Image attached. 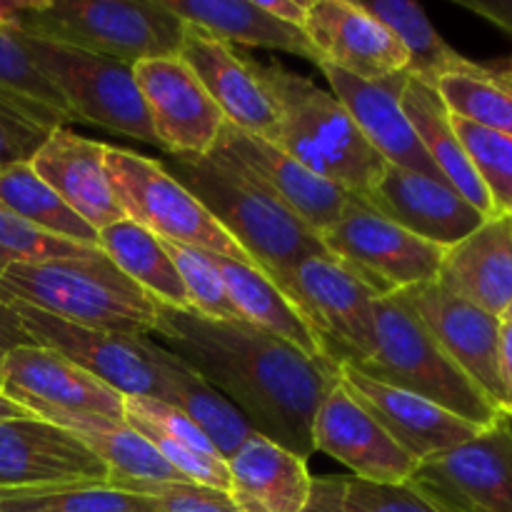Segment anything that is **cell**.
I'll list each match as a JSON object with an SVG mask.
<instances>
[{
  "instance_id": "obj_1",
  "label": "cell",
  "mask_w": 512,
  "mask_h": 512,
  "mask_svg": "<svg viewBox=\"0 0 512 512\" xmlns=\"http://www.w3.org/2000/svg\"><path fill=\"white\" fill-rule=\"evenodd\" d=\"M150 338L225 395L255 433L303 460L315 453V413L340 380L333 360L310 358L245 320H213L163 303H155Z\"/></svg>"
},
{
  "instance_id": "obj_2",
  "label": "cell",
  "mask_w": 512,
  "mask_h": 512,
  "mask_svg": "<svg viewBox=\"0 0 512 512\" xmlns=\"http://www.w3.org/2000/svg\"><path fill=\"white\" fill-rule=\"evenodd\" d=\"M163 168L205 205L273 285L310 255L328 253L315 230L233 165L220 163L210 155H170Z\"/></svg>"
},
{
  "instance_id": "obj_3",
  "label": "cell",
  "mask_w": 512,
  "mask_h": 512,
  "mask_svg": "<svg viewBox=\"0 0 512 512\" xmlns=\"http://www.w3.org/2000/svg\"><path fill=\"white\" fill-rule=\"evenodd\" d=\"M255 68L278 110V130L270 143L310 173L365 198L388 163L365 140L345 105L280 65L255 63Z\"/></svg>"
},
{
  "instance_id": "obj_4",
  "label": "cell",
  "mask_w": 512,
  "mask_h": 512,
  "mask_svg": "<svg viewBox=\"0 0 512 512\" xmlns=\"http://www.w3.org/2000/svg\"><path fill=\"white\" fill-rule=\"evenodd\" d=\"M0 298L108 333L150 335L155 325V300L105 255L95 260H13L0 270Z\"/></svg>"
},
{
  "instance_id": "obj_5",
  "label": "cell",
  "mask_w": 512,
  "mask_h": 512,
  "mask_svg": "<svg viewBox=\"0 0 512 512\" xmlns=\"http://www.w3.org/2000/svg\"><path fill=\"white\" fill-rule=\"evenodd\" d=\"M15 33L135 65L178 55L185 23L163 0H18Z\"/></svg>"
},
{
  "instance_id": "obj_6",
  "label": "cell",
  "mask_w": 512,
  "mask_h": 512,
  "mask_svg": "<svg viewBox=\"0 0 512 512\" xmlns=\"http://www.w3.org/2000/svg\"><path fill=\"white\" fill-rule=\"evenodd\" d=\"M353 368L380 383L420 395L478 428H488L500 418V410L448 358L398 293L375 300V350Z\"/></svg>"
},
{
  "instance_id": "obj_7",
  "label": "cell",
  "mask_w": 512,
  "mask_h": 512,
  "mask_svg": "<svg viewBox=\"0 0 512 512\" xmlns=\"http://www.w3.org/2000/svg\"><path fill=\"white\" fill-rule=\"evenodd\" d=\"M105 170L125 218L150 230L155 238L253 265L248 253L160 160L108 145Z\"/></svg>"
},
{
  "instance_id": "obj_8",
  "label": "cell",
  "mask_w": 512,
  "mask_h": 512,
  "mask_svg": "<svg viewBox=\"0 0 512 512\" xmlns=\"http://www.w3.org/2000/svg\"><path fill=\"white\" fill-rule=\"evenodd\" d=\"M318 338L323 355L363 363L375 350V300L380 298L335 255H310L275 283Z\"/></svg>"
},
{
  "instance_id": "obj_9",
  "label": "cell",
  "mask_w": 512,
  "mask_h": 512,
  "mask_svg": "<svg viewBox=\"0 0 512 512\" xmlns=\"http://www.w3.org/2000/svg\"><path fill=\"white\" fill-rule=\"evenodd\" d=\"M18 315L33 345L55 350L123 398L165 400L163 348L150 335H120L85 328L35 310L13 298H0Z\"/></svg>"
},
{
  "instance_id": "obj_10",
  "label": "cell",
  "mask_w": 512,
  "mask_h": 512,
  "mask_svg": "<svg viewBox=\"0 0 512 512\" xmlns=\"http://www.w3.org/2000/svg\"><path fill=\"white\" fill-rule=\"evenodd\" d=\"M23 40L38 68L63 95L75 123L155 145L133 65L30 35H23Z\"/></svg>"
},
{
  "instance_id": "obj_11",
  "label": "cell",
  "mask_w": 512,
  "mask_h": 512,
  "mask_svg": "<svg viewBox=\"0 0 512 512\" xmlns=\"http://www.w3.org/2000/svg\"><path fill=\"white\" fill-rule=\"evenodd\" d=\"M323 243L380 298L435 280L445 258V248L395 225L360 195H350Z\"/></svg>"
},
{
  "instance_id": "obj_12",
  "label": "cell",
  "mask_w": 512,
  "mask_h": 512,
  "mask_svg": "<svg viewBox=\"0 0 512 512\" xmlns=\"http://www.w3.org/2000/svg\"><path fill=\"white\" fill-rule=\"evenodd\" d=\"M0 393L60 428L83 418L125 420L123 395L43 345H18L5 353Z\"/></svg>"
},
{
  "instance_id": "obj_13",
  "label": "cell",
  "mask_w": 512,
  "mask_h": 512,
  "mask_svg": "<svg viewBox=\"0 0 512 512\" xmlns=\"http://www.w3.org/2000/svg\"><path fill=\"white\" fill-rule=\"evenodd\" d=\"M155 145L173 158H205L225 118L198 75L178 58H150L133 65Z\"/></svg>"
},
{
  "instance_id": "obj_14",
  "label": "cell",
  "mask_w": 512,
  "mask_h": 512,
  "mask_svg": "<svg viewBox=\"0 0 512 512\" xmlns=\"http://www.w3.org/2000/svg\"><path fill=\"white\" fill-rule=\"evenodd\" d=\"M210 158L233 165L240 173L253 178L260 188H265L285 208L293 210L320 238L338 223L350 195H353L340 185L310 173L305 165L290 158L270 140L243 133L228 123L220 130L218 140L210 150Z\"/></svg>"
},
{
  "instance_id": "obj_15",
  "label": "cell",
  "mask_w": 512,
  "mask_h": 512,
  "mask_svg": "<svg viewBox=\"0 0 512 512\" xmlns=\"http://www.w3.org/2000/svg\"><path fill=\"white\" fill-rule=\"evenodd\" d=\"M413 313L423 320L435 343L448 358L478 385L485 398L500 410L503 385H500V325L503 318L458 298L438 280H428L398 293Z\"/></svg>"
},
{
  "instance_id": "obj_16",
  "label": "cell",
  "mask_w": 512,
  "mask_h": 512,
  "mask_svg": "<svg viewBox=\"0 0 512 512\" xmlns=\"http://www.w3.org/2000/svg\"><path fill=\"white\" fill-rule=\"evenodd\" d=\"M105 483L108 468L80 435L38 418L0 423V490Z\"/></svg>"
},
{
  "instance_id": "obj_17",
  "label": "cell",
  "mask_w": 512,
  "mask_h": 512,
  "mask_svg": "<svg viewBox=\"0 0 512 512\" xmlns=\"http://www.w3.org/2000/svg\"><path fill=\"white\" fill-rule=\"evenodd\" d=\"M313 443L315 450L343 463L355 480L365 483L400 485L420 470L418 460L395 443L340 380L315 413Z\"/></svg>"
},
{
  "instance_id": "obj_18",
  "label": "cell",
  "mask_w": 512,
  "mask_h": 512,
  "mask_svg": "<svg viewBox=\"0 0 512 512\" xmlns=\"http://www.w3.org/2000/svg\"><path fill=\"white\" fill-rule=\"evenodd\" d=\"M338 375L340 383L348 388V393L420 465L468 443L480 430H485L458 418V415L440 408V405L430 403V400L420 398V395L368 378V375L360 373L348 363H338Z\"/></svg>"
},
{
  "instance_id": "obj_19",
  "label": "cell",
  "mask_w": 512,
  "mask_h": 512,
  "mask_svg": "<svg viewBox=\"0 0 512 512\" xmlns=\"http://www.w3.org/2000/svg\"><path fill=\"white\" fill-rule=\"evenodd\" d=\"M305 35L320 60L360 80H385L408 68V53L380 20L350 0H308Z\"/></svg>"
},
{
  "instance_id": "obj_20",
  "label": "cell",
  "mask_w": 512,
  "mask_h": 512,
  "mask_svg": "<svg viewBox=\"0 0 512 512\" xmlns=\"http://www.w3.org/2000/svg\"><path fill=\"white\" fill-rule=\"evenodd\" d=\"M178 58L198 75L203 88L223 113L225 123L243 133L273 140L278 130V110L260 83L255 60L243 58L233 45L185 25Z\"/></svg>"
},
{
  "instance_id": "obj_21",
  "label": "cell",
  "mask_w": 512,
  "mask_h": 512,
  "mask_svg": "<svg viewBox=\"0 0 512 512\" xmlns=\"http://www.w3.org/2000/svg\"><path fill=\"white\" fill-rule=\"evenodd\" d=\"M318 68L323 70L335 98L353 115L360 133L378 150L385 163L445 183L438 165L425 153L418 133L413 130L410 120L405 118L403 105H400V93H403L405 78H408L405 70L385 80L370 83V80L355 78V75L343 73V70L333 68L328 63H320Z\"/></svg>"
},
{
  "instance_id": "obj_22",
  "label": "cell",
  "mask_w": 512,
  "mask_h": 512,
  "mask_svg": "<svg viewBox=\"0 0 512 512\" xmlns=\"http://www.w3.org/2000/svg\"><path fill=\"white\" fill-rule=\"evenodd\" d=\"M365 200L395 225L445 250L468 238L488 220V215L473 208L443 180L410 173L395 165H385L383 175Z\"/></svg>"
},
{
  "instance_id": "obj_23",
  "label": "cell",
  "mask_w": 512,
  "mask_h": 512,
  "mask_svg": "<svg viewBox=\"0 0 512 512\" xmlns=\"http://www.w3.org/2000/svg\"><path fill=\"white\" fill-rule=\"evenodd\" d=\"M105 148V143L75 135L68 128H53L28 160L40 180H45L60 200L95 230L125 218L110 188Z\"/></svg>"
},
{
  "instance_id": "obj_24",
  "label": "cell",
  "mask_w": 512,
  "mask_h": 512,
  "mask_svg": "<svg viewBox=\"0 0 512 512\" xmlns=\"http://www.w3.org/2000/svg\"><path fill=\"white\" fill-rule=\"evenodd\" d=\"M418 473L470 510L512 512V418L500 415L473 440L420 465Z\"/></svg>"
},
{
  "instance_id": "obj_25",
  "label": "cell",
  "mask_w": 512,
  "mask_h": 512,
  "mask_svg": "<svg viewBox=\"0 0 512 512\" xmlns=\"http://www.w3.org/2000/svg\"><path fill=\"white\" fill-rule=\"evenodd\" d=\"M435 280L458 298L503 318L512 300V215H493L445 250Z\"/></svg>"
},
{
  "instance_id": "obj_26",
  "label": "cell",
  "mask_w": 512,
  "mask_h": 512,
  "mask_svg": "<svg viewBox=\"0 0 512 512\" xmlns=\"http://www.w3.org/2000/svg\"><path fill=\"white\" fill-rule=\"evenodd\" d=\"M230 498L240 512H300L310 493L308 460L255 433L228 458Z\"/></svg>"
},
{
  "instance_id": "obj_27",
  "label": "cell",
  "mask_w": 512,
  "mask_h": 512,
  "mask_svg": "<svg viewBox=\"0 0 512 512\" xmlns=\"http://www.w3.org/2000/svg\"><path fill=\"white\" fill-rule=\"evenodd\" d=\"M125 423L143 433L185 480L230 493L228 463L198 425L155 398H125Z\"/></svg>"
},
{
  "instance_id": "obj_28",
  "label": "cell",
  "mask_w": 512,
  "mask_h": 512,
  "mask_svg": "<svg viewBox=\"0 0 512 512\" xmlns=\"http://www.w3.org/2000/svg\"><path fill=\"white\" fill-rule=\"evenodd\" d=\"M163 3L185 25H193L228 45L240 43L280 50L315 65L323 63L305 30L265 13L258 0H163Z\"/></svg>"
},
{
  "instance_id": "obj_29",
  "label": "cell",
  "mask_w": 512,
  "mask_h": 512,
  "mask_svg": "<svg viewBox=\"0 0 512 512\" xmlns=\"http://www.w3.org/2000/svg\"><path fill=\"white\" fill-rule=\"evenodd\" d=\"M400 105H403L405 118L410 120L413 130L418 133L425 153L438 165L445 183L455 193L463 195L473 208L493 218V203H490L488 193H485L483 183H480L478 173H475L473 163H470L468 153H465L463 143H460L458 133H455L453 118H450L448 108H445L435 85H428L408 75L403 93H400Z\"/></svg>"
},
{
  "instance_id": "obj_30",
  "label": "cell",
  "mask_w": 512,
  "mask_h": 512,
  "mask_svg": "<svg viewBox=\"0 0 512 512\" xmlns=\"http://www.w3.org/2000/svg\"><path fill=\"white\" fill-rule=\"evenodd\" d=\"M210 258L223 278L230 303L240 320L285 340L310 358H325L318 338L303 320V315L255 265L220 258V255H210Z\"/></svg>"
},
{
  "instance_id": "obj_31",
  "label": "cell",
  "mask_w": 512,
  "mask_h": 512,
  "mask_svg": "<svg viewBox=\"0 0 512 512\" xmlns=\"http://www.w3.org/2000/svg\"><path fill=\"white\" fill-rule=\"evenodd\" d=\"M98 250L155 303L190 310L183 278L170 260L163 240L133 220L123 218L98 230Z\"/></svg>"
},
{
  "instance_id": "obj_32",
  "label": "cell",
  "mask_w": 512,
  "mask_h": 512,
  "mask_svg": "<svg viewBox=\"0 0 512 512\" xmlns=\"http://www.w3.org/2000/svg\"><path fill=\"white\" fill-rule=\"evenodd\" d=\"M163 348V345H160ZM163 370H165V400L180 413L188 415L200 433L215 445L223 460L233 458L245 443L255 435V428L248 423L243 413L230 403L225 395L210 388L203 378L193 373L188 365L180 363L173 353L163 348Z\"/></svg>"
},
{
  "instance_id": "obj_33",
  "label": "cell",
  "mask_w": 512,
  "mask_h": 512,
  "mask_svg": "<svg viewBox=\"0 0 512 512\" xmlns=\"http://www.w3.org/2000/svg\"><path fill=\"white\" fill-rule=\"evenodd\" d=\"M65 430L80 435L85 445L103 460L108 468V488L125 483H190L143 433L130 428L125 420L83 418L68 423Z\"/></svg>"
},
{
  "instance_id": "obj_34",
  "label": "cell",
  "mask_w": 512,
  "mask_h": 512,
  "mask_svg": "<svg viewBox=\"0 0 512 512\" xmlns=\"http://www.w3.org/2000/svg\"><path fill=\"white\" fill-rule=\"evenodd\" d=\"M360 5H363L365 13L380 20L400 40V45L408 53L405 73L413 75V78L428 85H438V80L445 75L480 73V68H483V65L460 55L455 48H450L418 3H410V0H368V3Z\"/></svg>"
},
{
  "instance_id": "obj_35",
  "label": "cell",
  "mask_w": 512,
  "mask_h": 512,
  "mask_svg": "<svg viewBox=\"0 0 512 512\" xmlns=\"http://www.w3.org/2000/svg\"><path fill=\"white\" fill-rule=\"evenodd\" d=\"M0 208L40 233L98 248V230L68 208L60 195L30 168L28 160L0 168Z\"/></svg>"
},
{
  "instance_id": "obj_36",
  "label": "cell",
  "mask_w": 512,
  "mask_h": 512,
  "mask_svg": "<svg viewBox=\"0 0 512 512\" xmlns=\"http://www.w3.org/2000/svg\"><path fill=\"white\" fill-rule=\"evenodd\" d=\"M0 512H158L145 495L108 485L0 490Z\"/></svg>"
},
{
  "instance_id": "obj_37",
  "label": "cell",
  "mask_w": 512,
  "mask_h": 512,
  "mask_svg": "<svg viewBox=\"0 0 512 512\" xmlns=\"http://www.w3.org/2000/svg\"><path fill=\"white\" fill-rule=\"evenodd\" d=\"M435 90L455 118L495 133L512 135V93L490 80L485 65L480 73L445 75L438 80Z\"/></svg>"
},
{
  "instance_id": "obj_38",
  "label": "cell",
  "mask_w": 512,
  "mask_h": 512,
  "mask_svg": "<svg viewBox=\"0 0 512 512\" xmlns=\"http://www.w3.org/2000/svg\"><path fill=\"white\" fill-rule=\"evenodd\" d=\"M345 505L348 512H475L420 473L400 485H375L350 475Z\"/></svg>"
},
{
  "instance_id": "obj_39",
  "label": "cell",
  "mask_w": 512,
  "mask_h": 512,
  "mask_svg": "<svg viewBox=\"0 0 512 512\" xmlns=\"http://www.w3.org/2000/svg\"><path fill=\"white\" fill-rule=\"evenodd\" d=\"M450 118L495 215H512V135L485 130L455 115Z\"/></svg>"
},
{
  "instance_id": "obj_40",
  "label": "cell",
  "mask_w": 512,
  "mask_h": 512,
  "mask_svg": "<svg viewBox=\"0 0 512 512\" xmlns=\"http://www.w3.org/2000/svg\"><path fill=\"white\" fill-rule=\"evenodd\" d=\"M0 90L35 105V108H43L63 125L75 123L63 95L38 68L23 35L13 33V30H0Z\"/></svg>"
},
{
  "instance_id": "obj_41",
  "label": "cell",
  "mask_w": 512,
  "mask_h": 512,
  "mask_svg": "<svg viewBox=\"0 0 512 512\" xmlns=\"http://www.w3.org/2000/svg\"><path fill=\"white\" fill-rule=\"evenodd\" d=\"M163 245L183 278L190 310L213 320H240L210 253L183 248V245L168 243V240H163Z\"/></svg>"
},
{
  "instance_id": "obj_42",
  "label": "cell",
  "mask_w": 512,
  "mask_h": 512,
  "mask_svg": "<svg viewBox=\"0 0 512 512\" xmlns=\"http://www.w3.org/2000/svg\"><path fill=\"white\" fill-rule=\"evenodd\" d=\"M0 250L13 255L15 260H95L103 258L98 248L70 243V240L53 238L28 223L15 218L5 208H0Z\"/></svg>"
},
{
  "instance_id": "obj_43",
  "label": "cell",
  "mask_w": 512,
  "mask_h": 512,
  "mask_svg": "<svg viewBox=\"0 0 512 512\" xmlns=\"http://www.w3.org/2000/svg\"><path fill=\"white\" fill-rule=\"evenodd\" d=\"M115 490L145 495L158 512H240L230 493L198 483H125Z\"/></svg>"
},
{
  "instance_id": "obj_44",
  "label": "cell",
  "mask_w": 512,
  "mask_h": 512,
  "mask_svg": "<svg viewBox=\"0 0 512 512\" xmlns=\"http://www.w3.org/2000/svg\"><path fill=\"white\" fill-rule=\"evenodd\" d=\"M48 133L50 130L38 128V125L0 120V168L33 158V153L48 138Z\"/></svg>"
},
{
  "instance_id": "obj_45",
  "label": "cell",
  "mask_w": 512,
  "mask_h": 512,
  "mask_svg": "<svg viewBox=\"0 0 512 512\" xmlns=\"http://www.w3.org/2000/svg\"><path fill=\"white\" fill-rule=\"evenodd\" d=\"M345 475H320L310 480V493L300 512H348L345 495H348Z\"/></svg>"
},
{
  "instance_id": "obj_46",
  "label": "cell",
  "mask_w": 512,
  "mask_h": 512,
  "mask_svg": "<svg viewBox=\"0 0 512 512\" xmlns=\"http://www.w3.org/2000/svg\"><path fill=\"white\" fill-rule=\"evenodd\" d=\"M0 120H10V123H30L38 125V128L53 130V128H65L55 115L45 113L43 108H35V105L25 103V100L15 98V95L0 90Z\"/></svg>"
},
{
  "instance_id": "obj_47",
  "label": "cell",
  "mask_w": 512,
  "mask_h": 512,
  "mask_svg": "<svg viewBox=\"0 0 512 512\" xmlns=\"http://www.w3.org/2000/svg\"><path fill=\"white\" fill-rule=\"evenodd\" d=\"M458 5L485 18L512 38V0H458Z\"/></svg>"
},
{
  "instance_id": "obj_48",
  "label": "cell",
  "mask_w": 512,
  "mask_h": 512,
  "mask_svg": "<svg viewBox=\"0 0 512 512\" xmlns=\"http://www.w3.org/2000/svg\"><path fill=\"white\" fill-rule=\"evenodd\" d=\"M498 365H500V385H503V405H500V415H512V323H508V320H503V325H500Z\"/></svg>"
},
{
  "instance_id": "obj_49",
  "label": "cell",
  "mask_w": 512,
  "mask_h": 512,
  "mask_svg": "<svg viewBox=\"0 0 512 512\" xmlns=\"http://www.w3.org/2000/svg\"><path fill=\"white\" fill-rule=\"evenodd\" d=\"M258 3L260 8H263L265 13L273 15V18L303 30L305 18H308V3H305V0H258Z\"/></svg>"
},
{
  "instance_id": "obj_50",
  "label": "cell",
  "mask_w": 512,
  "mask_h": 512,
  "mask_svg": "<svg viewBox=\"0 0 512 512\" xmlns=\"http://www.w3.org/2000/svg\"><path fill=\"white\" fill-rule=\"evenodd\" d=\"M0 345L5 350H13L18 345H33V340L28 338V333L20 325L18 315L8 308L5 303H0Z\"/></svg>"
},
{
  "instance_id": "obj_51",
  "label": "cell",
  "mask_w": 512,
  "mask_h": 512,
  "mask_svg": "<svg viewBox=\"0 0 512 512\" xmlns=\"http://www.w3.org/2000/svg\"><path fill=\"white\" fill-rule=\"evenodd\" d=\"M28 418H33V415H30L23 405H18L15 400H10L8 395L0 393V423H3V420H28Z\"/></svg>"
},
{
  "instance_id": "obj_52",
  "label": "cell",
  "mask_w": 512,
  "mask_h": 512,
  "mask_svg": "<svg viewBox=\"0 0 512 512\" xmlns=\"http://www.w3.org/2000/svg\"><path fill=\"white\" fill-rule=\"evenodd\" d=\"M485 68H488V65H485ZM488 75L493 83H498L500 88H505L508 93H512V60H505V63H498V65H490Z\"/></svg>"
},
{
  "instance_id": "obj_53",
  "label": "cell",
  "mask_w": 512,
  "mask_h": 512,
  "mask_svg": "<svg viewBox=\"0 0 512 512\" xmlns=\"http://www.w3.org/2000/svg\"><path fill=\"white\" fill-rule=\"evenodd\" d=\"M15 13H18V0H0V30L15 33Z\"/></svg>"
},
{
  "instance_id": "obj_54",
  "label": "cell",
  "mask_w": 512,
  "mask_h": 512,
  "mask_svg": "<svg viewBox=\"0 0 512 512\" xmlns=\"http://www.w3.org/2000/svg\"><path fill=\"white\" fill-rule=\"evenodd\" d=\"M13 255H10V253H5V250H0V270H5V268H8V265L10 263H13Z\"/></svg>"
},
{
  "instance_id": "obj_55",
  "label": "cell",
  "mask_w": 512,
  "mask_h": 512,
  "mask_svg": "<svg viewBox=\"0 0 512 512\" xmlns=\"http://www.w3.org/2000/svg\"><path fill=\"white\" fill-rule=\"evenodd\" d=\"M503 320H508V323H512V300H510V305H508V308H505V313H503Z\"/></svg>"
},
{
  "instance_id": "obj_56",
  "label": "cell",
  "mask_w": 512,
  "mask_h": 512,
  "mask_svg": "<svg viewBox=\"0 0 512 512\" xmlns=\"http://www.w3.org/2000/svg\"><path fill=\"white\" fill-rule=\"evenodd\" d=\"M5 353H8V350H5L3 345H0V373H3V360H5Z\"/></svg>"
},
{
  "instance_id": "obj_57",
  "label": "cell",
  "mask_w": 512,
  "mask_h": 512,
  "mask_svg": "<svg viewBox=\"0 0 512 512\" xmlns=\"http://www.w3.org/2000/svg\"><path fill=\"white\" fill-rule=\"evenodd\" d=\"M508 418H512V415H508Z\"/></svg>"
}]
</instances>
